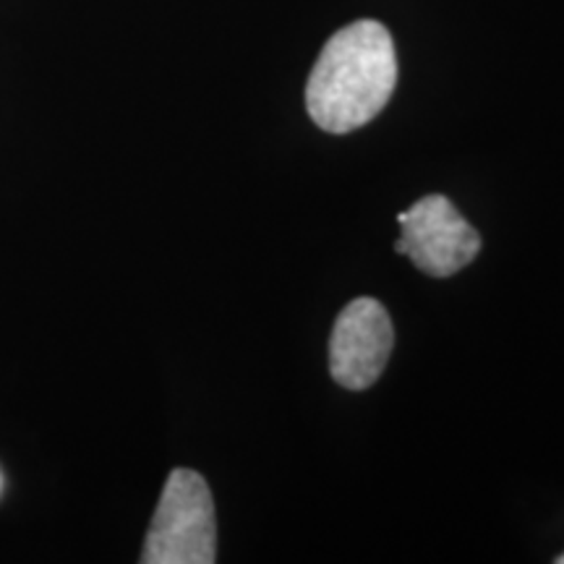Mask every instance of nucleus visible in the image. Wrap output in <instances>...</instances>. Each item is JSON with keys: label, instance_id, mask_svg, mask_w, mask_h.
Returning <instances> with one entry per match:
<instances>
[{"label": "nucleus", "instance_id": "obj_1", "mask_svg": "<svg viewBox=\"0 0 564 564\" xmlns=\"http://www.w3.org/2000/svg\"><path fill=\"white\" fill-rule=\"evenodd\" d=\"M398 84L394 42L379 21H356L329 37L306 84L312 121L327 133L361 129L390 102Z\"/></svg>", "mask_w": 564, "mask_h": 564}, {"label": "nucleus", "instance_id": "obj_2", "mask_svg": "<svg viewBox=\"0 0 564 564\" xmlns=\"http://www.w3.org/2000/svg\"><path fill=\"white\" fill-rule=\"evenodd\" d=\"M217 560L215 502L196 470L175 468L162 489L144 541V564H212Z\"/></svg>", "mask_w": 564, "mask_h": 564}, {"label": "nucleus", "instance_id": "obj_3", "mask_svg": "<svg viewBox=\"0 0 564 564\" xmlns=\"http://www.w3.org/2000/svg\"><path fill=\"white\" fill-rule=\"evenodd\" d=\"M403 236L394 251L413 259L429 278H453L481 251V236L442 194L423 196L398 215Z\"/></svg>", "mask_w": 564, "mask_h": 564}, {"label": "nucleus", "instance_id": "obj_4", "mask_svg": "<svg viewBox=\"0 0 564 564\" xmlns=\"http://www.w3.org/2000/svg\"><path fill=\"white\" fill-rule=\"evenodd\" d=\"M394 345L390 314L379 301L356 299L337 316L329 340V371L345 390H369L382 377Z\"/></svg>", "mask_w": 564, "mask_h": 564}, {"label": "nucleus", "instance_id": "obj_5", "mask_svg": "<svg viewBox=\"0 0 564 564\" xmlns=\"http://www.w3.org/2000/svg\"><path fill=\"white\" fill-rule=\"evenodd\" d=\"M556 562H560V564H564V554H562V556H560V560H556Z\"/></svg>", "mask_w": 564, "mask_h": 564}]
</instances>
